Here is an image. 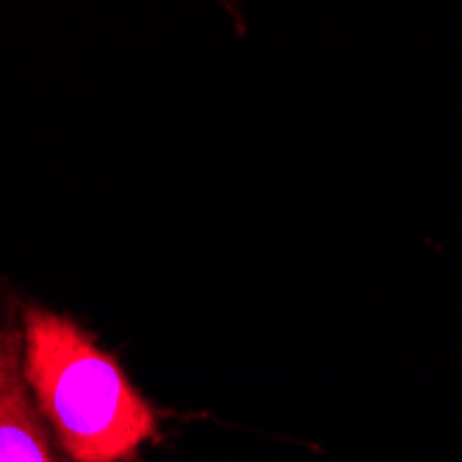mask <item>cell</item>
Masks as SVG:
<instances>
[{
    "label": "cell",
    "instance_id": "obj_1",
    "mask_svg": "<svg viewBox=\"0 0 462 462\" xmlns=\"http://www.w3.org/2000/svg\"><path fill=\"white\" fill-rule=\"evenodd\" d=\"M28 391L72 462H131L158 438V415L125 368L75 319L25 305Z\"/></svg>",
    "mask_w": 462,
    "mask_h": 462
},
{
    "label": "cell",
    "instance_id": "obj_2",
    "mask_svg": "<svg viewBox=\"0 0 462 462\" xmlns=\"http://www.w3.org/2000/svg\"><path fill=\"white\" fill-rule=\"evenodd\" d=\"M0 462H72L28 391L23 327L6 308H0Z\"/></svg>",
    "mask_w": 462,
    "mask_h": 462
}]
</instances>
